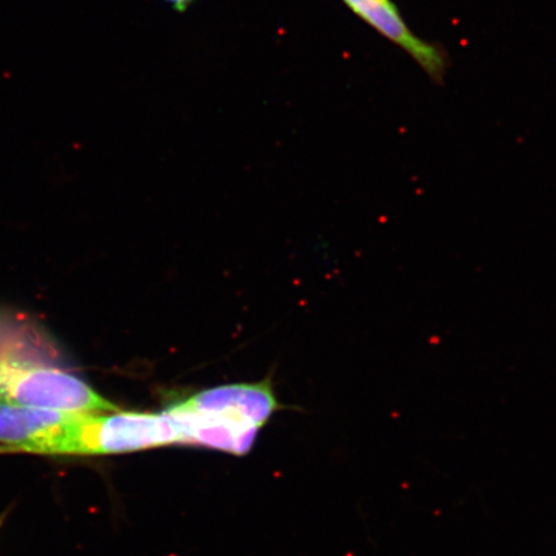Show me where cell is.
Returning a JSON list of instances; mask_svg holds the SVG:
<instances>
[{
    "label": "cell",
    "mask_w": 556,
    "mask_h": 556,
    "mask_svg": "<svg viewBox=\"0 0 556 556\" xmlns=\"http://www.w3.org/2000/svg\"><path fill=\"white\" fill-rule=\"evenodd\" d=\"M278 408L273 386L264 380L205 389L164 412L170 417L178 444L243 456Z\"/></svg>",
    "instance_id": "obj_1"
},
{
    "label": "cell",
    "mask_w": 556,
    "mask_h": 556,
    "mask_svg": "<svg viewBox=\"0 0 556 556\" xmlns=\"http://www.w3.org/2000/svg\"><path fill=\"white\" fill-rule=\"evenodd\" d=\"M178 444L165 412L81 415L41 455L128 454Z\"/></svg>",
    "instance_id": "obj_2"
},
{
    "label": "cell",
    "mask_w": 556,
    "mask_h": 556,
    "mask_svg": "<svg viewBox=\"0 0 556 556\" xmlns=\"http://www.w3.org/2000/svg\"><path fill=\"white\" fill-rule=\"evenodd\" d=\"M0 403L78 415L119 412L74 374L33 361L0 359Z\"/></svg>",
    "instance_id": "obj_3"
},
{
    "label": "cell",
    "mask_w": 556,
    "mask_h": 556,
    "mask_svg": "<svg viewBox=\"0 0 556 556\" xmlns=\"http://www.w3.org/2000/svg\"><path fill=\"white\" fill-rule=\"evenodd\" d=\"M80 416L0 403V451L41 455Z\"/></svg>",
    "instance_id": "obj_4"
},
{
    "label": "cell",
    "mask_w": 556,
    "mask_h": 556,
    "mask_svg": "<svg viewBox=\"0 0 556 556\" xmlns=\"http://www.w3.org/2000/svg\"><path fill=\"white\" fill-rule=\"evenodd\" d=\"M354 13L393 43L400 46L435 81H442L447 72L448 59L442 48L417 38L408 29L392 0H344Z\"/></svg>",
    "instance_id": "obj_5"
},
{
    "label": "cell",
    "mask_w": 556,
    "mask_h": 556,
    "mask_svg": "<svg viewBox=\"0 0 556 556\" xmlns=\"http://www.w3.org/2000/svg\"><path fill=\"white\" fill-rule=\"evenodd\" d=\"M58 357L50 340L30 321L0 313V359L53 364Z\"/></svg>",
    "instance_id": "obj_6"
},
{
    "label": "cell",
    "mask_w": 556,
    "mask_h": 556,
    "mask_svg": "<svg viewBox=\"0 0 556 556\" xmlns=\"http://www.w3.org/2000/svg\"><path fill=\"white\" fill-rule=\"evenodd\" d=\"M169 3L174 10L178 12H185L194 2V0H165Z\"/></svg>",
    "instance_id": "obj_7"
}]
</instances>
